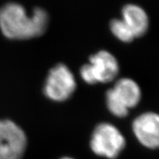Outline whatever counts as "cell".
I'll return each instance as SVG.
<instances>
[{"label": "cell", "instance_id": "cell-5", "mask_svg": "<svg viewBox=\"0 0 159 159\" xmlns=\"http://www.w3.org/2000/svg\"><path fill=\"white\" fill-rule=\"evenodd\" d=\"M76 89V82L73 73L64 64L52 67L48 73L44 92L48 99L57 102L68 99Z\"/></svg>", "mask_w": 159, "mask_h": 159}, {"label": "cell", "instance_id": "cell-3", "mask_svg": "<svg viewBox=\"0 0 159 159\" xmlns=\"http://www.w3.org/2000/svg\"><path fill=\"white\" fill-rule=\"evenodd\" d=\"M118 72V61L111 53L105 50L92 55L88 64L84 65L80 70L82 79L89 84L108 83L115 79Z\"/></svg>", "mask_w": 159, "mask_h": 159}, {"label": "cell", "instance_id": "cell-6", "mask_svg": "<svg viewBox=\"0 0 159 159\" xmlns=\"http://www.w3.org/2000/svg\"><path fill=\"white\" fill-rule=\"evenodd\" d=\"M26 146V135L18 125L0 120V159H22Z\"/></svg>", "mask_w": 159, "mask_h": 159}, {"label": "cell", "instance_id": "cell-7", "mask_svg": "<svg viewBox=\"0 0 159 159\" xmlns=\"http://www.w3.org/2000/svg\"><path fill=\"white\" fill-rule=\"evenodd\" d=\"M133 131L141 145L148 149H159V114L142 113L134 120Z\"/></svg>", "mask_w": 159, "mask_h": 159}, {"label": "cell", "instance_id": "cell-9", "mask_svg": "<svg viewBox=\"0 0 159 159\" xmlns=\"http://www.w3.org/2000/svg\"><path fill=\"white\" fill-rule=\"evenodd\" d=\"M110 28L113 35L123 42H131L136 38L130 28L122 20L115 19L111 20Z\"/></svg>", "mask_w": 159, "mask_h": 159}, {"label": "cell", "instance_id": "cell-1", "mask_svg": "<svg viewBox=\"0 0 159 159\" xmlns=\"http://www.w3.org/2000/svg\"><path fill=\"white\" fill-rule=\"evenodd\" d=\"M48 24V13L42 8H35L31 16L20 4L15 2L0 9V29L9 39L26 40L40 36L46 31Z\"/></svg>", "mask_w": 159, "mask_h": 159}, {"label": "cell", "instance_id": "cell-4", "mask_svg": "<svg viewBox=\"0 0 159 159\" xmlns=\"http://www.w3.org/2000/svg\"><path fill=\"white\" fill-rule=\"evenodd\" d=\"M125 146V139L120 132L111 124L97 125L91 136V148L97 155L116 158Z\"/></svg>", "mask_w": 159, "mask_h": 159}, {"label": "cell", "instance_id": "cell-8", "mask_svg": "<svg viewBox=\"0 0 159 159\" xmlns=\"http://www.w3.org/2000/svg\"><path fill=\"white\" fill-rule=\"evenodd\" d=\"M133 32L135 37H140L149 29V20L143 8L136 4H127L122 10V19Z\"/></svg>", "mask_w": 159, "mask_h": 159}, {"label": "cell", "instance_id": "cell-2", "mask_svg": "<svg viewBox=\"0 0 159 159\" xmlns=\"http://www.w3.org/2000/svg\"><path fill=\"white\" fill-rule=\"evenodd\" d=\"M141 99L139 85L131 79H121L106 94L107 108L118 117L127 116L129 108L136 107Z\"/></svg>", "mask_w": 159, "mask_h": 159}, {"label": "cell", "instance_id": "cell-10", "mask_svg": "<svg viewBox=\"0 0 159 159\" xmlns=\"http://www.w3.org/2000/svg\"><path fill=\"white\" fill-rule=\"evenodd\" d=\"M61 159H74V158H72V157H62V158Z\"/></svg>", "mask_w": 159, "mask_h": 159}]
</instances>
